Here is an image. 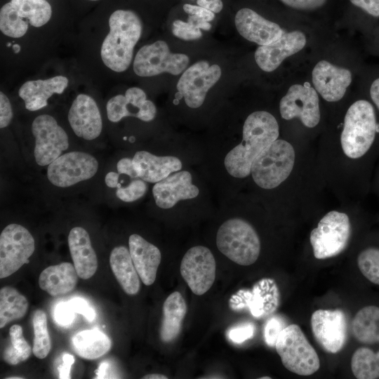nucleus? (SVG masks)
Masks as SVG:
<instances>
[{
	"instance_id": "obj_45",
	"label": "nucleus",
	"mask_w": 379,
	"mask_h": 379,
	"mask_svg": "<svg viewBox=\"0 0 379 379\" xmlns=\"http://www.w3.org/2000/svg\"><path fill=\"white\" fill-rule=\"evenodd\" d=\"M286 6L300 10H313L322 6L326 0H280Z\"/></svg>"
},
{
	"instance_id": "obj_46",
	"label": "nucleus",
	"mask_w": 379,
	"mask_h": 379,
	"mask_svg": "<svg viewBox=\"0 0 379 379\" xmlns=\"http://www.w3.org/2000/svg\"><path fill=\"white\" fill-rule=\"evenodd\" d=\"M183 10L188 15H197L208 22L213 20L215 18L213 12L199 6L186 4L183 6Z\"/></svg>"
},
{
	"instance_id": "obj_53",
	"label": "nucleus",
	"mask_w": 379,
	"mask_h": 379,
	"mask_svg": "<svg viewBox=\"0 0 379 379\" xmlns=\"http://www.w3.org/2000/svg\"><path fill=\"white\" fill-rule=\"evenodd\" d=\"M144 379H167L168 377L159 373H152V374H148L145 375L142 377Z\"/></svg>"
},
{
	"instance_id": "obj_49",
	"label": "nucleus",
	"mask_w": 379,
	"mask_h": 379,
	"mask_svg": "<svg viewBox=\"0 0 379 379\" xmlns=\"http://www.w3.org/2000/svg\"><path fill=\"white\" fill-rule=\"evenodd\" d=\"M74 362V358L72 354L65 353L62 355V363L58 367L59 378L69 379L71 378L70 370Z\"/></svg>"
},
{
	"instance_id": "obj_2",
	"label": "nucleus",
	"mask_w": 379,
	"mask_h": 379,
	"mask_svg": "<svg viewBox=\"0 0 379 379\" xmlns=\"http://www.w3.org/2000/svg\"><path fill=\"white\" fill-rule=\"evenodd\" d=\"M108 22L109 29L101 44L100 58L108 69L123 72L131 64L142 23L135 12L122 9L114 11Z\"/></svg>"
},
{
	"instance_id": "obj_48",
	"label": "nucleus",
	"mask_w": 379,
	"mask_h": 379,
	"mask_svg": "<svg viewBox=\"0 0 379 379\" xmlns=\"http://www.w3.org/2000/svg\"><path fill=\"white\" fill-rule=\"evenodd\" d=\"M117 169L119 174L127 175L133 179L138 178V173L133 166V159L130 158L125 157L121 159L117 164Z\"/></svg>"
},
{
	"instance_id": "obj_1",
	"label": "nucleus",
	"mask_w": 379,
	"mask_h": 379,
	"mask_svg": "<svg viewBox=\"0 0 379 379\" xmlns=\"http://www.w3.org/2000/svg\"><path fill=\"white\" fill-rule=\"evenodd\" d=\"M279 134V124L272 114L266 111L251 113L244 121L241 142L225 156L227 172L237 178L247 177L253 161L278 138Z\"/></svg>"
},
{
	"instance_id": "obj_23",
	"label": "nucleus",
	"mask_w": 379,
	"mask_h": 379,
	"mask_svg": "<svg viewBox=\"0 0 379 379\" xmlns=\"http://www.w3.org/2000/svg\"><path fill=\"white\" fill-rule=\"evenodd\" d=\"M234 23L238 32L244 38L259 46L275 41L284 33L278 24L248 8H241L237 13Z\"/></svg>"
},
{
	"instance_id": "obj_9",
	"label": "nucleus",
	"mask_w": 379,
	"mask_h": 379,
	"mask_svg": "<svg viewBox=\"0 0 379 379\" xmlns=\"http://www.w3.org/2000/svg\"><path fill=\"white\" fill-rule=\"evenodd\" d=\"M189 57L183 53H173L164 41L145 45L136 53L133 68L139 77H153L164 72L178 75L187 67Z\"/></svg>"
},
{
	"instance_id": "obj_54",
	"label": "nucleus",
	"mask_w": 379,
	"mask_h": 379,
	"mask_svg": "<svg viewBox=\"0 0 379 379\" xmlns=\"http://www.w3.org/2000/svg\"><path fill=\"white\" fill-rule=\"evenodd\" d=\"M7 379H22V378L21 377H8V378H6Z\"/></svg>"
},
{
	"instance_id": "obj_43",
	"label": "nucleus",
	"mask_w": 379,
	"mask_h": 379,
	"mask_svg": "<svg viewBox=\"0 0 379 379\" xmlns=\"http://www.w3.org/2000/svg\"><path fill=\"white\" fill-rule=\"evenodd\" d=\"M13 117V112L8 98L3 92H0V128L7 127Z\"/></svg>"
},
{
	"instance_id": "obj_22",
	"label": "nucleus",
	"mask_w": 379,
	"mask_h": 379,
	"mask_svg": "<svg viewBox=\"0 0 379 379\" xmlns=\"http://www.w3.org/2000/svg\"><path fill=\"white\" fill-rule=\"evenodd\" d=\"M312 82L316 91L328 102L343 98L352 82V73L326 60L319 61L312 70Z\"/></svg>"
},
{
	"instance_id": "obj_18",
	"label": "nucleus",
	"mask_w": 379,
	"mask_h": 379,
	"mask_svg": "<svg viewBox=\"0 0 379 379\" xmlns=\"http://www.w3.org/2000/svg\"><path fill=\"white\" fill-rule=\"evenodd\" d=\"M107 116L112 122H119L126 117H136L143 121H152L157 114L154 104L147 99L145 91L138 87L128 88L125 95L111 98L106 105Z\"/></svg>"
},
{
	"instance_id": "obj_17",
	"label": "nucleus",
	"mask_w": 379,
	"mask_h": 379,
	"mask_svg": "<svg viewBox=\"0 0 379 379\" xmlns=\"http://www.w3.org/2000/svg\"><path fill=\"white\" fill-rule=\"evenodd\" d=\"M280 293L274 279L264 278L257 281L251 290H240L230 300L234 310L247 309L256 318L267 317L279 305Z\"/></svg>"
},
{
	"instance_id": "obj_15",
	"label": "nucleus",
	"mask_w": 379,
	"mask_h": 379,
	"mask_svg": "<svg viewBox=\"0 0 379 379\" xmlns=\"http://www.w3.org/2000/svg\"><path fill=\"white\" fill-rule=\"evenodd\" d=\"M313 335L324 350L339 352L345 346L347 335L346 315L341 310H317L311 317Z\"/></svg>"
},
{
	"instance_id": "obj_36",
	"label": "nucleus",
	"mask_w": 379,
	"mask_h": 379,
	"mask_svg": "<svg viewBox=\"0 0 379 379\" xmlns=\"http://www.w3.org/2000/svg\"><path fill=\"white\" fill-rule=\"evenodd\" d=\"M32 324L34 333L32 352L36 357L44 359L51 349L46 313L41 310H35L32 315Z\"/></svg>"
},
{
	"instance_id": "obj_28",
	"label": "nucleus",
	"mask_w": 379,
	"mask_h": 379,
	"mask_svg": "<svg viewBox=\"0 0 379 379\" xmlns=\"http://www.w3.org/2000/svg\"><path fill=\"white\" fill-rule=\"evenodd\" d=\"M78 277L74 265L62 262L44 269L39 277V285L52 296L61 295L74 290Z\"/></svg>"
},
{
	"instance_id": "obj_30",
	"label": "nucleus",
	"mask_w": 379,
	"mask_h": 379,
	"mask_svg": "<svg viewBox=\"0 0 379 379\" xmlns=\"http://www.w3.org/2000/svg\"><path fill=\"white\" fill-rule=\"evenodd\" d=\"M186 312L187 305L180 292L175 291L166 298L163 305L160 328V338L163 342H171L178 335Z\"/></svg>"
},
{
	"instance_id": "obj_10",
	"label": "nucleus",
	"mask_w": 379,
	"mask_h": 379,
	"mask_svg": "<svg viewBox=\"0 0 379 379\" xmlns=\"http://www.w3.org/2000/svg\"><path fill=\"white\" fill-rule=\"evenodd\" d=\"M35 249L34 239L21 225H8L0 235V278H6L18 271Z\"/></svg>"
},
{
	"instance_id": "obj_52",
	"label": "nucleus",
	"mask_w": 379,
	"mask_h": 379,
	"mask_svg": "<svg viewBox=\"0 0 379 379\" xmlns=\"http://www.w3.org/2000/svg\"><path fill=\"white\" fill-rule=\"evenodd\" d=\"M109 367V364L108 362L107 361H102L100 364V366L98 369V371H96V374H97V377L96 378H106V375H107V370Z\"/></svg>"
},
{
	"instance_id": "obj_42",
	"label": "nucleus",
	"mask_w": 379,
	"mask_h": 379,
	"mask_svg": "<svg viewBox=\"0 0 379 379\" xmlns=\"http://www.w3.org/2000/svg\"><path fill=\"white\" fill-rule=\"evenodd\" d=\"M254 326L251 324H244L230 330L229 338L235 343H241L253 336Z\"/></svg>"
},
{
	"instance_id": "obj_55",
	"label": "nucleus",
	"mask_w": 379,
	"mask_h": 379,
	"mask_svg": "<svg viewBox=\"0 0 379 379\" xmlns=\"http://www.w3.org/2000/svg\"><path fill=\"white\" fill-rule=\"evenodd\" d=\"M260 378V379H270L271 378L267 376V377H261V378Z\"/></svg>"
},
{
	"instance_id": "obj_4",
	"label": "nucleus",
	"mask_w": 379,
	"mask_h": 379,
	"mask_svg": "<svg viewBox=\"0 0 379 379\" xmlns=\"http://www.w3.org/2000/svg\"><path fill=\"white\" fill-rule=\"evenodd\" d=\"M216 245L227 258L244 266L253 264L260 252L257 232L251 225L241 218L229 219L220 226Z\"/></svg>"
},
{
	"instance_id": "obj_8",
	"label": "nucleus",
	"mask_w": 379,
	"mask_h": 379,
	"mask_svg": "<svg viewBox=\"0 0 379 379\" xmlns=\"http://www.w3.org/2000/svg\"><path fill=\"white\" fill-rule=\"evenodd\" d=\"M350 234L348 215L336 211L328 212L310 233L314 256L323 260L338 255L346 248Z\"/></svg>"
},
{
	"instance_id": "obj_34",
	"label": "nucleus",
	"mask_w": 379,
	"mask_h": 379,
	"mask_svg": "<svg viewBox=\"0 0 379 379\" xmlns=\"http://www.w3.org/2000/svg\"><path fill=\"white\" fill-rule=\"evenodd\" d=\"M351 369L357 379L379 378V350L374 352L368 347H359L351 359Z\"/></svg>"
},
{
	"instance_id": "obj_20",
	"label": "nucleus",
	"mask_w": 379,
	"mask_h": 379,
	"mask_svg": "<svg viewBox=\"0 0 379 379\" xmlns=\"http://www.w3.org/2000/svg\"><path fill=\"white\" fill-rule=\"evenodd\" d=\"M306 44L305 35L300 31L284 32L275 41L260 46L255 53V60L263 71L275 70L286 58L301 51Z\"/></svg>"
},
{
	"instance_id": "obj_16",
	"label": "nucleus",
	"mask_w": 379,
	"mask_h": 379,
	"mask_svg": "<svg viewBox=\"0 0 379 379\" xmlns=\"http://www.w3.org/2000/svg\"><path fill=\"white\" fill-rule=\"evenodd\" d=\"M279 111L286 120L297 117L308 128L316 126L320 121L317 91L307 84L291 86L280 100Z\"/></svg>"
},
{
	"instance_id": "obj_25",
	"label": "nucleus",
	"mask_w": 379,
	"mask_h": 379,
	"mask_svg": "<svg viewBox=\"0 0 379 379\" xmlns=\"http://www.w3.org/2000/svg\"><path fill=\"white\" fill-rule=\"evenodd\" d=\"M128 248L141 281L146 286L152 285L155 281L161 262V255L159 249L137 234L129 237Z\"/></svg>"
},
{
	"instance_id": "obj_13",
	"label": "nucleus",
	"mask_w": 379,
	"mask_h": 379,
	"mask_svg": "<svg viewBox=\"0 0 379 379\" xmlns=\"http://www.w3.org/2000/svg\"><path fill=\"white\" fill-rule=\"evenodd\" d=\"M216 263L211 251L205 246L190 248L180 263V274L195 295L207 292L215 279Z\"/></svg>"
},
{
	"instance_id": "obj_21",
	"label": "nucleus",
	"mask_w": 379,
	"mask_h": 379,
	"mask_svg": "<svg viewBox=\"0 0 379 379\" xmlns=\"http://www.w3.org/2000/svg\"><path fill=\"white\" fill-rule=\"evenodd\" d=\"M189 171H176L156 182L152 194L157 206L161 208H171L179 201L196 198L199 188L192 184Z\"/></svg>"
},
{
	"instance_id": "obj_44",
	"label": "nucleus",
	"mask_w": 379,
	"mask_h": 379,
	"mask_svg": "<svg viewBox=\"0 0 379 379\" xmlns=\"http://www.w3.org/2000/svg\"><path fill=\"white\" fill-rule=\"evenodd\" d=\"M69 302L76 313L82 314L88 321H92L95 319V310L84 298L74 297L69 300Z\"/></svg>"
},
{
	"instance_id": "obj_11",
	"label": "nucleus",
	"mask_w": 379,
	"mask_h": 379,
	"mask_svg": "<svg viewBox=\"0 0 379 379\" xmlns=\"http://www.w3.org/2000/svg\"><path fill=\"white\" fill-rule=\"evenodd\" d=\"M98 170L97 159L83 152H69L60 155L47 168L50 182L59 187H68L93 178Z\"/></svg>"
},
{
	"instance_id": "obj_37",
	"label": "nucleus",
	"mask_w": 379,
	"mask_h": 379,
	"mask_svg": "<svg viewBox=\"0 0 379 379\" xmlns=\"http://www.w3.org/2000/svg\"><path fill=\"white\" fill-rule=\"evenodd\" d=\"M211 25L206 20L194 15H189L187 22L176 20L173 22L172 32L176 37L191 41L202 36L201 29L208 31Z\"/></svg>"
},
{
	"instance_id": "obj_51",
	"label": "nucleus",
	"mask_w": 379,
	"mask_h": 379,
	"mask_svg": "<svg viewBox=\"0 0 379 379\" xmlns=\"http://www.w3.org/2000/svg\"><path fill=\"white\" fill-rule=\"evenodd\" d=\"M370 95L379 109V78L375 79L371 84L370 88Z\"/></svg>"
},
{
	"instance_id": "obj_7",
	"label": "nucleus",
	"mask_w": 379,
	"mask_h": 379,
	"mask_svg": "<svg viewBox=\"0 0 379 379\" xmlns=\"http://www.w3.org/2000/svg\"><path fill=\"white\" fill-rule=\"evenodd\" d=\"M52 16V8L46 0H11L0 10V30L5 36L20 38L29 25L40 27Z\"/></svg>"
},
{
	"instance_id": "obj_33",
	"label": "nucleus",
	"mask_w": 379,
	"mask_h": 379,
	"mask_svg": "<svg viewBox=\"0 0 379 379\" xmlns=\"http://www.w3.org/2000/svg\"><path fill=\"white\" fill-rule=\"evenodd\" d=\"M29 303L23 295L11 286L0 290V328L21 319L26 314Z\"/></svg>"
},
{
	"instance_id": "obj_32",
	"label": "nucleus",
	"mask_w": 379,
	"mask_h": 379,
	"mask_svg": "<svg viewBox=\"0 0 379 379\" xmlns=\"http://www.w3.org/2000/svg\"><path fill=\"white\" fill-rule=\"evenodd\" d=\"M355 339L364 344L379 343V307L368 305L355 314L352 322Z\"/></svg>"
},
{
	"instance_id": "obj_24",
	"label": "nucleus",
	"mask_w": 379,
	"mask_h": 379,
	"mask_svg": "<svg viewBox=\"0 0 379 379\" xmlns=\"http://www.w3.org/2000/svg\"><path fill=\"white\" fill-rule=\"evenodd\" d=\"M69 84L68 79L62 75L46 79L30 80L19 88L18 95L29 111L41 109L48 105V100L54 94H61Z\"/></svg>"
},
{
	"instance_id": "obj_3",
	"label": "nucleus",
	"mask_w": 379,
	"mask_h": 379,
	"mask_svg": "<svg viewBox=\"0 0 379 379\" xmlns=\"http://www.w3.org/2000/svg\"><path fill=\"white\" fill-rule=\"evenodd\" d=\"M379 125L372 105L365 100L354 102L347 109L340 135L343 150L351 159L364 156L371 147Z\"/></svg>"
},
{
	"instance_id": "obj_56",
	"label": "nucleus",
	"mask_w": 379,
	"mask_h": 379,
	"mask_svg": "<svg viewBox=\"0 0 379 379\" xmlns=\"http://www.w3.org/2000/svg\"><path fill=\"white\" fill-rule=\"evenodd\" d=\"M88 1H99V0H88Z\"/></svg>"
},
{
	"instance_id": "obj_27",
	"label": "nucleus",
	"mask_w": 379,
	"mask_h": 379,
	"mask_svg": "<svg viewBox=\"0 0 379 379\" xmlns=\"http://www.w3.org/2000/svg\"><path fill=\"white\" fill-rule=\"evenodd\" d=\"M68 245L78 276L90 279L98 269V258L88 232L81 227H73L68 235Z\"/></svg>"
},
{
	"instance_id": "obj_38",
	"label": "nucleus",
	"mask_w": 379,
	"mask_h": 379,
	"mask_svg": "<svg viewBox=\"0 0 379 379\" xmlns=\"http://www.w3.org/2000/svg\"><path fill=\"white\" fill-rule=\"evenodd\" d=\"M357 265L368 281L379 285V248L371 247L362 251L358 256Z\"/></svg>"
},
{
	"instance_id": "obj_29",
	"label": "nucleus",
	"mask_w": 379,
	"mask_h": 379,
	"mask_svg": "<svg viewBox=\"0 0 379 379\" xmlns=\"http://www.w3.org/2000/svg\"><path fill=\"white\" fill-rule=\"evenodd\" d=\"M111 269L123 290L135 295L140 290L139 274L133 262L129 249L124 246L114 247L109 256Z\"/></svg>"
},
{
	"instance_id": "obj_41",
	"label": "nucleus",
	"mask_w": 379,
	"mask_h": 379,
	"mask_svg": "<svg viewBox=\"0 0 379 379\" xmlns=\"http://www.w3.org/2000/svg\"><path fill=\"white\" fill-rule=\"evenodd\" d=\"M75 313L76 312L69 301L61 302L55 305L53 311V317L55 321L61 326H67L75 319Z\"/></svg>"
},
{
	"instance_id": "obj_26",
	"label": "nucleus",
	"mask_w": 379,
	"mask_h": 379,
	"mask_svg": "<svg viewBox=\"0 0 379 379\" xmlns=\"http://www.w3.org/2000/svg\"><path fill=\"white\" fill-rule=\"evenodd\" d=\"M132 159L138 178L151 183L158 182L182 168V162L176 157L157 156L145 150L137 152Z\"/></svg>"
},
{
	"instance_id": "obj_19",
	"label": "nucleus",
	"mask_w": 379,
	"mask_h": 379,
	"mask_svg": "<svg viewBox=\"0 0 379 379\" xmlns=\"http://www.w3.org/2000/svg\"><path fill=\"white\" fill-rule=\"evenodd\" d=\"M68 121L74 134L87 140L97 138L102 129L101 114L95 100L88 95L79 94L72 103Z\"/></svg>"
},
{
	"instance_id": "obj_39",
	"label": "nucleus",
	"mask_w": 379,
	"mask_h": 379,
	"mask_svg": "<svg viewBox=\"0 0 379 379\" xmlns=\"http://www.w3.org/2000/svg\"><path fill=\"white\" fill-rule=\"evenodd\" d=\"M147 185L142 179H134L127 186L117 187V197L125 202H132L141 198L146 192Z\"/></svg>"
},
{
	"instance_id": "obj_12",
	"label": "nucleus",
	"mask_w": 379,
	"mask_h": 379,
	"mask_svg": "<svg viewBox=\"0 0 379 379\" xmlns=\"http://www.w3.org/2000/svg\"><path fill=\"white\" fill-rule=\"evenodd\" d=\"M35 139L34 159L41 166H48L69 147V138L65 130L49 114L36 117L32 124Z\"/></svg>"
},
{
	"instance_id": "obj_6",
	"label": "nucleus",
	"mask_w": 379,
	"mask_h": 379,
	"mask_svg": "<svg viewBox=\"0 0 379 379\" xmlns=\"http://www.w3.org/2000/svg\"><path fill=\"white\" fill-rule=\"evenodd\" d=\"M275 349L284 366L300 375H310L320 367L319 356L297 324L286 326L279 333Z\"/></svg>"
},
{
	"instance_id": "obj_5",
	"label": "nucleus",
	"mask_w": 379,
	"mask_h": 379,
	"mask_svg": "<svg viewBox=\"0 0 379 379\" xmlns=\"http://www.w3.org/2000/svg\"><path fill=\"white\" fill-rule=\"evenodd\" d=\"M295 151L288 142L277 139L253 161L251 173L257 185L265 190L279 186L291 173Z\"/></svg>"
},
{
	"instance_id": "obj_31",
	"label": "nucleus",
	"mask_w": 379,
	"mask_h": 379,
	"mask_svg": "<svg viewBox=\"0 0 379 379\" xmlns=\"http://www.w3.org/2000/svg\"><path fill=\"white\" fill-rule=\"evenodd\" d=\"M72 344L77 354L86 359L102 357L109 352L112 345L109 337L97 329L77 333L72 338Z\"/></svg>"
},
{
	"instance_id": "obj_50",
	"label": "nucleus",
	"mask_w": 379,
	"mask_h": 379,
	"mask_svg": "<svg viewBox=\"0 0 379 379\" xmlns=\"http://www.w3.org/2000/svg\"><path fill=\"white\" fill-rule=\"evenodd\" d=\"M119 173L115 172H109L105 178V182L107 186L111 188H117L119 187L121 185L119 183Z\"/></svg>"
},
{
	"instance_id": "obj_40",
	"label": "nucleus",
	"mask_w": 379,
	"mask_h": 379,
	"mask_svg": "<svg viewBox=\"0 0 379 379\" xmlns=\"http://www.w3.org/2000/svg\"><path fill=\"white\" fill-rule=\"evenodd\" d=\"M285 327L284 320L279 317H272L269 319L264 328V337L266 343L270 347L275 346L278 335Z\"/></svg>"
},
{
	"instance_id": "obj_35",
	"label": "nucleus",
	"mask_w": 379,
	"mask_h": 379,
	"mask_svg": "<svg viewBox=\"0 0 379 379\" xmlns=\"http://www.w3.org/2000/svg\"><path fill=\"white\" fill-rule=\"evenodd\" d=\"M9 335L11 344L4 350L3 358L7 364L16 365L30 357L32 349L23 336L20 326H12L9 329Z\"/></svg>"
},
{
	"instance_id": "obj_47",
	"label": "nucleus",
	"mask_w": 379,
	"mask_h": 379,
	"mask_svg": "<svg viewBox=\"0 0 379 379\" xmlns=\"http://www.w3.org/2000/svg\"><path fill=\"white\" fill-rule=\"evenodd\" d=\"M350 2L368 14L373 17H379V0H350Z\"/></svg>"
},
{
	"instance_id": "obj_14",
	"label": "nucleus",
	"mask_w": 379,
	"mask_h": 379,
	"mask_svg": "<svg viewBox=\"0 0 379 379\" xmlns=\"http://www.w3.org/2000/svg\"><path fill=\"white\" fill-rule=\"evenodd\" d=\"M219 65H210L207 61H199L187 68L177 84L179 93L184 98L186 105L191 108L202 105L208 90L221 77Z\"/></svg>"
}]
</instances>
